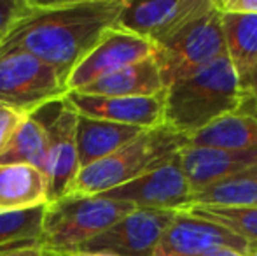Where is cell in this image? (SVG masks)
Masks as SVG:
<instances>
[{"label": "cell", "instance_id": "4316f807", "mask_svg": "<svg viewBox=\"0 0 257 256\" xmlns=\"http://www.w3.org/2000/svg\"><path fill=\"white\" fill-rule=\"evenodd\" d=\"M0 256H48L39 242L34 244H16V246L2 247Z\"/></svg>", "mask_w": 257, "mask_h": 256}, {"label": "cell", "instance_id": "603a6c76", "mask_svg": "<svg viewBox=\"0 0 257 256\" xmlns=\"http://www.w3.org/2000/svg\"><path fill=\"white\" fill-rule=\"evenodd\" d=\"M46 205L27 211L0 212V249L16 244L39 242Z\"/></svg>", "mask_w": 257, "mask_h": 256}, {"label": "cell", "instance_id": "6da1fadb", "mask_svg": "<svg viewBox=\"0 0 257 256\" xmlns=\"http://www.w3.org/2000/svg\"><path fill=\"white\" fill-rule=\"evenodd\" d=\"M124 0H27L0 41V51L21 49L67 77L107 30L115 27Z\"/></svg>", "mask_w": 257, "mask_h": 256}, {"label": "cell", "instance_id": "8fae6325", "mask_svg": "<svg viewBox=\"0 0 257 256\" xmlns=\"http://www.w3.org/2000/svg\"><path fill=\"white\" fill-rule=\"evenodd\" d=\"M217 249L247 253V240L206 219L177 212L163 232L153 256H206Z\"/></svg>", "mask_w": 257, "mask_h": 256}, {"label": "cell", "instance_id": "30bf717a", "mask_svg": "<svg viewBox=\"0 0 257 256\" xmlns=\"http://www.w3.org/2000/svg\"><path fill=\"white\" fill-rule=\"evenodd\" d=\"M154 44L147 39L112 27L70 72L67 77L68 92H79L103 75L149 58L154 55Z\"/></svg>", "mask_w": 257, "mask_h": 256}, {"label": "cell", "instance_id": "ffe728a7", "mask_svg": "<svg viewBox=\"0 0 257 256\" xmlns=\"http://www.w3.org/2000/svg\"><path fill=\"white\" fill-rule=\"evenodd\" d=\"M193 204L200 205H255L257 204V165L229 178L193 192ZM191 204V205H193ZM189 205V207H191Z\"/></svg>", "mask_w": 257, "mask_h": 256}, {"label": "cell", "instance_id": "4dcf8cb0", "mask_svg": "<svg viewBox=\"0 0 257 256\" xmlns=\"http://www.w3.org/2000/svg\"><path fill=\"white\" fill-rule=\"evenodd\" d=\"M245 256H257V240H248Z\"/></svg>", "mask_w": 257, "mask_h": 256}, {"label": "cell", "instance_id": "3957f363", "mask_svg": "<svg viewBox=\"0 0 257 256\" xmlns=\"http://www.w3.org/2000/svg\"><path fill=\"white\" fill-rule=\"evenodd\" d=\"M186 146L187 137L166 125L146 130L110 156L81 168L68 195H102L161 167Z\"/></svg>", "mask_w": 257, "mask_h": 256}, {"label": "cell", "instance_id": "4fadbf2b", "mask_svg": "<svg viewBox=\"0 0 257 256\" xmlns=\"http://www.w3.org/2000/svg\"><path fill=\"white\" fill-rule=\"evenodd\" d=\"M77 113L61 100L60 113L48 125V204L67 197L70 186L77 178L79 165L75 128H77Z\"/></svg>", "mask_w": 257, "mask_h": 256}, {"label": "cell", "instance_id": "83f0119b", "mask_svg": "<svg viewBox=\"0 0 257 256\" xmlns=\"http://www.w3.org/2000/svg\"><path fill=\"white\" fill-rule=\"evenodd\" d=\"M257 93V63L255 67L252 68V72L248 74V77L241 82L240 86V97H250V95H255Z\"/></svg>", "mask_w": 257, "mask_h": 256}, {"label": "cell", "instance_id": "7a4b0ae2", "mask_svg": "<svg viewBox=\"0 0 257 256\" xmlns=\"http://www.w3.org/2000/svg\"><path fill=\"white\" fill-rule=\"evenodd\" d=\"M240 102V81L224 55L165 90L163 125L189 137L212 121L236 113Z\"/></svg>", "mask_w": 257, "mask_h": 256}, {"label": "cell", "instance_id": "277c9868", "mask_svg": "<svg viewBox=\"0 0 257 256\" xmlns=\"http://www.w3.org/2000/svg\"><path fill=\"white\" fill-rule=\"evenodd\" d=\"M133 209L132 204L103 195H67L46 205L39 244L48 256L74 253Z\"/></svg>", "mask_w": 257, "mask_h": 256}, {"label": "cell", "instance_id": "cb8c5ba5", "mask_svg": "<svg viewBox=\"0 0 257 256\" xmlns=\"http://www.w3.org/2000/svg\"><path fill=\"white\" fill-rule=\"evenodd\" d=\"M28 118V114H23L16 109L0 106V154L7 149V146L13 140L16 130L20 125Z\"/></svg>", "mask_w": 257, "mask_h": 256}, {"label": "cell", "instance_id": "5bb4252c", "mask_svg": "<svg viewBox=\"0 0 257 256\" xmlns=\"http://www.w3.org/2000/svg\"><path fill=\"white\" fill-rule=\"evenodd\" d=\"M179 161L193 192L257 165V149H213L186 146L179 151Z\"/></svg>", "mask_w": 257, "mask_h": 256}, {"label": "cell", "instance_id": "52a82bcc", "mask_svg": "<svg viewBox=\"0 0 257 256\" xmlns=\"http://www.w3.org/2000/svg\"><path fill=\"white\" fill-rule=\"evenodd\" d=\"M175 216L173 211L133 209L77 251L108 256H153L163 232Z\"/></svg>", "mask_w": 257, "mask_h": 256}, {"label": "cell", "instance_id": "ac0fdd59", "mask_svg": "<svg viewBox=\"0 0 257 256\" xmlns=\"http://www.w3.org/2000/svg\"><path fill=\"white\" fill-rule=\"evenodd\" d=\"M187 146L231 151L257 149V120L238 111L226 114L187 137Z\"/></svg>", "mask_w": 257, "mask_h": 256}, {"label": "cell", "instance_id": "d6986e66", "mask_svg": "<svg viewBox=\"0 0 257 256\" xmlns=\"http://www.w3.org/2000/svg\"><path fill=\"white\" fill-rule=\"evenodd\" d=\"M226 56L240 86L257 63V14H220Z\"/></svg>", "mask_w": 257, "mask_h": 256}, {"label": "cell", "instance_id": "f1b7e54d", "mask_svg": "<svg viewBox=\"0 0 257 256\" xmlns=\"http://www.w3.org/2000/svg\"><path fill=\"white\" fill-rule=\"evenodd\" d=\"M238 113L247 114V116L257 120V93L250 97H243L240 102V107H238Z\"/></svg>", "mask_w": 257, "mask_h": 256}, {"label": "cell", "instance_id": "484cf974", "mask_svg": "<svg viewBox=\"0 0 257 256\" xmlns=\"http://www.w3.org/2000/svg\"><path fill=\"white\" fill-rule=\"evenodd\" d=\"M220 14H257V0H213Z\"/></svg>", "mask_w": 257, "mask_h": 256}, {"label": "cell", "instance_id": "ba28073f", "mask_svg": "<svg viewBox=\"0 0 257 256\" xmlns=\"http://www.w3.org/2000/svg\"><path fill=\"white\" fill-rule=\"evenodd\" d=\"M102 195L132 204L137 209L156 211L184 212L193 204V188L182 172L179 153L161 167Z\"/></svg>", "mask_w": 257, "mask_h": 256}, {"label": "cell", "instance_id": "44dd1931", "mask_svg": "<svg viewBox=\"0 0 257 256\" xmlns=\"http://www.w3.org/2000/svg\"><path fill=\"white\" fill-rule=\"evenodd\" d=\"M0 163H25L46 174L48 165V128L34 116H28L16 130Z\"/></svg>", "mask_w": 257, "mask_h": 256}, {"label": "cell", "instance_id": "8992f818", "mask_svg": "<svg viewBox=\"0 0 257 256\" xmlns=\"http://www.w3.org/2000/svg\"><path fill=\"white\" fill-rule=\"evenodd\" d=\"M67 93L65 81L42 60L21 49L0 51V106L34 116Z\"/></svg>", "mask_w": 257, "mask_h": 256}, {"label": "cell", "instance_id": "2e32d148", "mask_svg": "<svg viewBox=\"0 0 257 256\" xmlns=\"http://www.w3.org/2000/svg\"><path fill=\"white\" fill-rule=\"evenodd\" d=\"M144 132L146 130L139 127H128V125L79 116L77 128H75L79 165L81 168H84L110 156L112 153L119 151Z\"/></svg>", "mask_w": 257, "mask_h": 256}, {"label": "cell", "instance_id": "7402d4cb", "mask_svg": "<svg viewBox=\"0 0 257 256\" xmlns=\"http://www.w3.org/2000/svg\"><path fill=\"white\" fill-rule=\"evenodd\" d=\"M184 212L222 226L243 240H257V205H200L193 204Z\"/></svg>", "mask_w": 257, "mask_h": 256}, {"label": "cell", "instance_id": "d4e9b609", "mask_svg": "<svg viewBox=\"0 0 257 256\" xmlns=\"http://www.w3.org/2000/svg\"><path fill=\"white\" fill-rule=\"evenodd\" d=\"M27 0H0V41L7 35L20 14L23 13Z\"/></svg>", "mask_w": 257, "mask_h": 256}, {"label": "cell", "instance_id": "e0dca14e", "mask_svg": "<svg viewBox=\"0 0 257 256\" xmlns=\"http://www.w3.org/2000/svg\"><path fill=\"white\" fill-rule=\"evenodd\" d=\"M48 204V178L25 163H0V212L27 211Z\"/></svg>", "mask_w": 257, "mask_h": 256}, {"label": "cell", "instance_id": "d6a6232c", "mask_svg": "<svg viewBox=\"0 0 257 256\" xmlns=\"http://www.w3.org/2000/svg\"><path fill=\"white\" fill-rule=\"evenodd\" d=\"M255 205H257V204H255Z\"/></svg>", "mask_w": 257, "mask_h": 256}, {"label": "cell", "instance_id": "7c38bea8", "mask_svg": "<svg viewBox=\"0 0 257 256\" xmlns=\"http://www.w3.org/2000/svg\"><path fill=\"white\" fill-rule=\"evenodd\" d=\"M63 102L77 116L153 130L163 125L165 92L153 97H95L68 92Z\"/></svg>", "mask_w": 257, "mask_h": 256}, {"label": "cell", "instance_id": "9c48e42d", "mask_svg": "<svg viewBox=\"0 0 257 256\" xmlns=\"http://www.w3.org/2000/svg\"><path fill=\"white\" fill-rule=\"evenodd\" d=\"M212 6L213 0H124L115 27L147 39L156 48Z\"/></svg>", "mask_w": 257, "mask_h": 256}, {"label": "cell", "instance_id": "9a60e30c", "mask_svg": "<svg viewBox=\"0 0 257 256\" xmlns=\"http://www.w3.org/2000/svg\"><path fill=\"white\" fill-rule=\"evenodd\" d=\"M163 92L165 84L154 56L119 68L79 90V93L95 97H153Z\"/></svg>", "mask_w": 257, "mask_h": 256}, {"label": "cell", "instance_id": "1f68e13d", "mask_svg": "<svg viewBox=\"0 0 257 256\" xmlns=\"http://www.w3.org/2000/svg\"><path fill=\"white\" fill-rule=\"evenodd\" d=\"M60 256H108V254H98V253H79V251H75V253L60 254Z\"/></svg>", "mask_w": 257, "mask_h": 256}, {"label": "cell", "instance_id": "5b68a950", "mask_svg": "<svg viewBox=\"0 0 257 256\" xmlns=\"http://www.w3.org/2000/svg\"><path fill=\"white\" fill-rule=\"evenodd\" d=\"M226 55L220 13L212 6L203 14L184 25L177 34L156 46L154 60L161 72L165 90L193 75Z\"/></svg>", "mask_w": 257, "mask_h": 256}, {"label": "cell", "instance_id": "f546056e", "mask_svg": "<svg viewBox=\"0 0 257 256\" xmlns=\"http://www.w3.org/2000/svg\"><path fill=\"white\" fill-rule=\"evenodd\" d=\"M206 256H245L243 253H238V251H233V249H217V251H212Z\"/></svg>", "mask_w": 257, "mask_h": 256}]
</instances>
